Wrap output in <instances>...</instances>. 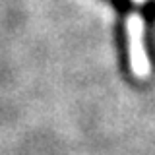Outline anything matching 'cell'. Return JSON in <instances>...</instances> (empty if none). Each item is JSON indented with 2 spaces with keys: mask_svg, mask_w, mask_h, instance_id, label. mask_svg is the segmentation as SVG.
Instances as JSON below:
<instances>
[{
  "mask_svg": "<svg viewBox=\"0 0 155 155\" xmlns=\"http://www.w3.org/2000/svg\"><path fill=\"white\" fill-rule=\"evenodd\" d=\"M134 4H145V0H132Z\"/></svg>",
  "mask_w": 155,
  "mask_h": 155,
  "instance_id": "cell-2",
  "label": "cell"
},
{
  "mask_svg": "<svg viewBox=\"0 0 155 155\" xmlns=\"http://www.w3.org/2000/svg\"><path fill=\"white\" fill-rule=\"evenodd\" d=\"M126 37H128L130 70L136 78L145 80L151 72L147 48H145V23L140 14H130L126 19Z\"/></svg>",
  "mask_w": 155,
  "mask_h": 155,
  "instance_id": "cell-1",
  "label": "cell"
}]
</instances>
